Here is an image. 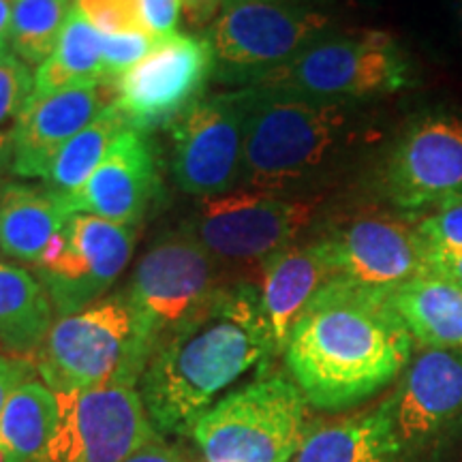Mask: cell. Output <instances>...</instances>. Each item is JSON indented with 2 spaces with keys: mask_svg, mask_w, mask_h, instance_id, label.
Instances as JSON below:
<instances>
[{
  "mask_svg": "<svg viewBox=\"0 0 462 462\" xmlns=\"http://www.w3.org/2000/svg\"><path fill=\"white\" fill-rule=\"evenodd\" d=\"M319 199L234 189L201 199L187 227L221 265H257L315 221Z\"/></svg>",
  "mask_w": 462,
  "mask_h": 462,
  "instance_id": "obj_8",
  "label": "cell"
},
{
  "mask_svg": "<svg viewBox=\"0 0 462 462\" xmlns=\"http://www.w3.org/2000/svg\"><path fill=\"white\" fill-rule=\"evenodd\" d=\"M383 190L407 215L432 210L462 195V118L426 114L392 146L383 165Z\"/></svg>",
  "mask_w": 462,
  "mask_h": 462,
  "instance_id": "obj_15",
  "label": "cell"
},
{
  "mask_svg": "<svg viewBox=\"0 0 462 462\" xmlns=\"http://www.w3.org/2000/svg\"><path fill=\"white\" fill-rule=\"evenodd\" d=\"M273 354L259 289L221 285L150 357L140 381L150 421L170 435H190L221 392Z\"/></svg>",
  "mask_w": 462,
  "mask_h": 462,
  "instance_id": "obj_2",
  "label": "cell"
},
{
  "mask_svg": "<svg viewBox=\"0 0 462 462\" xmlns=\"http://www.w3.org/2000/svg\"><path fill=\"white\" fill-rule=\"evenodd\" d=\"M184 20L190 28H204L217 20L225 0H180Z\"/></svg>",
  "mask_w": 462,
  "mask_h": 462,
  "instance_id": "obj_34",
  "label": "cell"
},
{
  "mask_svg": "<svg viewBox=\"0 0 462 462\" xmlns=\"http://www.w3.org/2000/svg\"><path fill=\"white\" fill-rule=\"evenodd\" d=\"M415 215L368 206L334 218L319 236L338 276L394 293L430 268V251Z\"/></svg>",
  "mask_w": 462,
  "mask_h": 462,
  "instance_id": "obj_13",
  "label": "cell"
},
{
  "mask_svg": "<svg viewBox=\"0 0 462 462\" xmlns=\"http://www.w3.org/2000/svg\"><path fill=\"white\" fill-rule=\"evenodd\" d=\"M125 462H184L182 456L176 452V449L165 446L161 439H152L146 446L137 449L135 454H131Z\"/></svg>",
  "mask_w": 462,
  "mask_h": 462,
  "instance_id": "obj_35",
  "label": "cell"
},
{
  "mask_svg": "<svg viewBox=\"0 0 462 462\" xmlns=\"http://www.w3.org/2000/svg\"><path fill=\"white\" fill-rule=\"evenodd\" d=\"M456 24H458V32H460V39H462V0H456Z\"/></svg>",
  "mask_w": 462,
  "mask_h": 462,
  "instance_id": "obj_38",
  "label": "cell"
},
{
  "mask_svg": "<svg viewBox=\"0 0 462 462\" xmlns=\"http://www.w3.org/2000/svg\"><path fill=\"white\" fill-rule=\"evenodd\" d=\"M255 88L238 189L293 195L337 163L356 137V106Z\"/></svg>",
  "mask_w": 462,
  "mask_h": 462,
  "instance_id": "obj_3",
  "label": "cell"
},
{
  "mask_svg": "<svg viewBox=\"0 0 462 462\" xmlns=\"http://www.w3.org/2000/svg\"><path fill=\"white\" fill-rule=\"evenodd\" d=\"M161 171L148 133L126 129L116 137L88 182L65 204L71 215H92L137 227L159 199Z\"/></svg>",
  "mask_w": 462,
  "mask_h": 462,
  "instance_id": "obj_16",
  "label": "cell"
},
{
  "mask_svg": "<svg viewBox=\"0 0 462 462\" xmlns=\"http://www.w3.org/2000/svg\"><path fill=\"white\" fill-rule=\"evenodd\" d=\"M282 3H296V0H282Z\"/></svg>",
  "mask_w": 462,
  "mask_h": 462,
  "instance_id": "obj_39",
  "label": "cell"
},
{
  "mask_svg": "<svg viewBox=\"0 0 462 462\" xmlns=\"http://www.w3.org/2000/svg\"><path fill=\"white\" fill-rule=\"evenodd\" d=\"M137 227L101 217L71 215L34 263L54 304L56 319L88 309L103 300L135 251Z\"/></svg>",
  "mask_w": 462,
  "mask_h": 462,
  "instance_id": "obj_11",
  "label": "cell"
},
{
  "mask_svg": "<svg viewBox=\"0 0 462 462\" xmlns=\"http://www.w3.org/2000/svg\"><path fill=\"white\" fill-rule=\"evenodd\" d=\"M430 251V248H429ZM430 265L435 270H441L454 281L462 285V253H446V251H430Z\"/></svg>",
  "mask_w": 462,
  "mask_h": 462,
  "instance_id": "obj_36",
  "label": "cell"
},
{
  "mask_svg": "<svg viewBox=\"0 0 462 462\" xmlns=\"http://www.w3.org/2000/svg\"><path fill=\"white\" fill-rule=\"evenodd\" d=\"M221 285V263L195 238L187 223L161 236L137 262L125 291L152 354Z\"/></svg>",
  "mask_w": 462,
  "mask_h": 462,
  "instance_id": "obj_9",
  "label": "cell"
},
{
  "mask_svg": "<svg viewBox=\"0 0 462 462\" xmlns=\"http://www.w3.org/2000/svg\"><path fill=\"white\" fill-rule=\"evenodd\" d=\"M253 97V86L206 95L170 125L171 170L184 193L208 199L238 189Z\"/></svg>",
  "mask_w": 462,
  "mask_h": 462,
  "instance_id": "obj_10",
  "label": "cell"
},
{
  "mask_svg": "<svg viewBox=\"0 0 462 462\" xmlns=\"http://www.w3.org/2000/svg\"><path fill=\"white\" fill-rule=\"evenodd\" d=\"M418 229L430 251L462 253V195L443 201L418 218Z\"/></svg>",
  "mask_w": 462,
  "mask_h": 462,
  "instance_id": "obj_30",
  "label": "cell"
},
{
  "mask_svg": "<svg viewBox=\"0 0 462 462\" xmlns=\"http://www.w3.org/2000/svg\"><path fill=\"white\" fill-rule=\"evenodd\" d=\"M58 398L43 381L15 388L0 413V462H34L56 430Z\"/></svg>",
  "mask_w": 462,
  "mask_h": 462,
  "instance_id": "obj_24",
  "label": "cell"
},
{
  "mask_svg": "<svg viewBox=\"0 0 462 462\" xmlns=\"http://www.w3.org/2000/svg\"><path fill=\"white\" fill-rule=\"evenodd\" d=\"M401 449L388 398L374 411L309 429L291 462H394Z\"/></svg>",
  "mask_w": 462,
  "mask_h": 462,
  "instance_id": "obj_20",
  "label": "cell"
},
{
  "mask_svg": "<svg viewBox=\"0 0 462 462\" xmlns=\"http://www.w3.org/2000/svg\"><path fill=\"white\" fill-rule=\"evenodd\" d=\"M34 75L14 51L0 56V170L14 163L15 131L32 97Z\"/></svg>",
  "mask_w": 462,
  "mask_h": 462,
  "instance_id": "obj_28",
  "label": "cell"
},
{
  "mask_svg": "<svg viewBox=\"0 0 462 462\" xmlns=\"http://www.w3.org/2000/svg\"><path fill=\"white\" fill-rule=\"evenodd\" d=\"M73 7V0H11V51L28 67H42L56 50Z\"/></svg>",
  "mask_w": 462,
  "mask_h": 462,
  "instance_id": "obj_27",
  "label": "cell"
},
{
  "mask_svg": "<svg viewBox=\"0 0 462 462\" xmlns=\"http://www.w3.org/2000/svg\"><path fill=\"white\" fill-rule=\"evenodd\" d=\"M411 351L413 337L392 291L337 276L298 317L282 354L309 404L337 411L394 381Z\"/></svg>",
  "mask_w": 462,
  "mask_h": 462,
  "instance_id": "obj_1",
  "label": "cell"
},
{
  "mask_svg": "<svg viewBox=\"0 0 462 462\" xmlns=\"http://www.w3.org/2000/svg\"><path fill=\"white\" fill-rule=\"evenodd\" d=\"M152 346L125 291L58 317L34 354L39 377L56 394L109 383L137 388Z\"/></svg>",
  "mask_w": 462,
  "mask_h": 462,
  "instance_id": "obj_4",
  "label": "cell"
},
{
  "mask_svg": "<svg viewBox=\"0 0 462 462\" xmlns=\"http://www.w3.org/2000/svg\"><path fill=\"white\" fill-rule=\"evenodd\" d=\"M215 75V51L208 37L173 32L135 67L114 79V103L131 129L152 131L176 123L195 106Z\"/></svg>",
  "mask_w": 462,
  "mask_h": 462,
  "instance_id": "obj_14",
  "label": "cell"
},
{
  "mask_svg": "<svg viewBox=\"0 0 462 462\" xmlns=\"http://www.w3.org/2000/svg\"><path fill=\"white\" fill-rule=\"evenodd\" d=\"M0 190H3V187H0Z\"/></svg>",
  "mask_w": 462,
  "mask_h": 462,
  "instance_id": "obj_40",
  "label": "cell"
},
{
  "mask_svg": "<svg viewBox=\"0 0 462 462\" xmlns=\"http://www.w3.org/2000/svg\"><path fill=\"white\" fill-rule=\"evenodd\" d=\"M321 11L282 0H225L208 28L215 78L242 88L287 65L306 45L330 31Z\"/></svg>",
  "mask_w": 462,
  "mask_h": 462,
  "instance_id": "obj_7",
  "label": "cell"
},
{
  "mask_svg": "<svg viewBox=\"0 0 462 462\" xmlns=\"http://www.w3.org/2000/svg\"><path fill=\"white\" fill-rule=\"evenodd\" d=\"M75 7L101 34H150L140 0H75Z\"/></svg>",
  "mask_w": 462,
  "mask_h": 462,
  "instance_id": "obj_29",
  "label": "cell"
},
{
  "mask_svg": "<svg viewBox=\"0 0 462 462\" xmlns=\"http://www.w3.org/2000/svg\"><path fill=\"white\" fill-rule=\"evenodd\" d=\"M413 340L429 349H462V285L430 265L392 293Z\"/></svg>",
  "mask_w": 462,
  "mask_h": 462,
  "instance_id": "obj_22",
  "label": "cell"
},
{
  "mask_svg": "<svg viewBox=\"0 0 462 462\" xmlns=\"http://www.w3.org/2000/svg\"><path fill=\"white\" fill-rule=\"evenodd\" d=\"M140 5L150 34L167 37L176 32L182 11L180 0H140Z\"/></svg>",
  "mask_w": 462,
  "mask_h": 462,
  "instance_id": "obj_32",
  "label": "cell"
},
{
  "mask_svg": "<svg viewBox=\"0 0 462 462\" xmlns=\"http://www.w3.org/2000/svg\"><path fill=\"white\" fill-rule=\"evenodd\" d=\"M157 42L159 37H152V34H101L106 79L109 82L118 79L142 58H146Z\"/></svg>",
  "mask_w": 462,
  "mask_h": 462,
  "instance_id": "obj_31",
  "label": "cell"
},
{
  "mask_svg": "<svg viewBox=\"0 0 462 462\" xmlns=\"http://www.w3.org/2000/svg\"><path fill=\"white\" fill-rule=\"evenodd\" d=\"M126 129H131V126L118 106L116 103L107 106L84 131H79L58 152L48 176L43 178L48 182L45 187L60 195L62 199L71 198L73 193H78L88 182L92 171L106 159L107 150L112 148L116 137Z\"/></svg>",
  "mask_w": 462,
  "mask_h": 462,
  "instance_id": "obj_26",
  "label": "cell"
},
{
  "mask_svg": "<svg viewBox=\"0 0 462 462\" xmlns=\"http://www.w3.org/2000/svg\"><path fill=\"white\" fill-rule=\"evenodd\" d=\"M401 446L426 443L462 420V349H426L390 398Z\"/></svg>",
  "mask_w": 462,
  "mask_h": 462,
  "instance_id": "obj_18",
  "label": "cell"
},
{
  "mask_svg": "<svg viewBox=\"0 0 462 462\" xmlns=\"http://www.w3.org/2000/svg\"><path fill=\"white\" fill-rule=\"evenodd\" d=\"M69 217L65 199L51 189L7 184L0 190V253L34 265Z\"/></svg>",
  "mask_w": 462,
  "mask_h": 462,
  "instance_id": "obj_21",
  "label": "cell"
},
{
  "mask_svg": "<svg viewBox=\"0 0 462 462\" xmlns=\"http://www.w3.org/2000/svg\"><path fill=\"white\" fill-rule=\"evenodd\" d=\"M306 404L293 381L263 377L212 404L190 435L206 462H291L309 432Z\"/></svg>",
  "mask_w": 462,
  "mask_h": 462,
  "instance_id": "obj_6",
  "label": "cell"
},
{
  "mask_svg": "<svg viewBox=\"0 0 462 462\" xmlns=\"http://www.w3.org/2000/svg\"><path fill=\"white\" fill-rule=\"evenodd\" d=\"M97 79H106L101 32L86 20L82 11L73 7L56 50L42 67H37L32 97H45Z\"/></svg>",
  "mask_w": 462,
  "mask_h": 462,
  "instance_id": "obj_25",
  "label": "cell"
},
{
  "mask_svg": "<svg viewBox=\"0 0 462 462\" xmlns=\"http://www.w3.org/2000/svg\"><path fill=\"white\" fill-rule=\"evenodd\" d=\"M54 321V304L37 274L0 262V349L15 357H34Z\"/></svg>",
  "mask_w": 462,
  "mask_h": 462,
  "instance_id": "obj_23",
  "label": "cell"
},
{
  "mask_svg": "<svg viewBox=\"0 0 462 462\" xmlns=\"http://www.w3.org/2000/svg\"><path fill=\"white\" fill-rule=\"evenodd\" d=\"M337 276L319 238L293 242L259 263V300L276 354L285 351L289 334L310 300Z\"/></svg>",
  "mask_w": 462,
  "mask_h": 462,
  "instance_id": "obj_19",
  "label": "cell"
},
{
  "mask_svg": "<svg viewBox=\"0 0 462 462\" xmlns=\"http://www.w3.org/2000/svg\"><path fill=\"white\" fill-rule=\"evenodd\" d=\"M31 373L32 364L26 357L0 354V413H3L5 404H7L15 388H20L24 381L31 379Z\"/></svg>",
  "mask_w": 462,
  "mask_h": 462,
  "instance_id": "obj_33",
  "label": "cell"
},
{
  "mask_svg": "<svg viewBox=\"0 0 462 462\" xmlns=\"http://www.w3.org/2000/svg\"><path fill=\"white\" fill-rule=\"evenodd\" d=\"M56 430L34 462H125L157 439L140 390L109 383L60 392Z\"/></svg>",
  "mask_w": 462,
  "mask_h": 462,
  "instance_id": "obj_12",
  "label": "cell"
},
{
  "mask_svg": "<svg viewBox=\"0 0 462 462\" xmlns=\"http://www.w3.org/2000/svg\"><path fill=\"white\" fill-rule=\"evenodd\" d=\"M11 32V0H0V56L7 54Z\"/></svg>",
  "mask_w": 462,
  "mask_h": 462,
  "instance_id": "obj_37",
  "label": "cell"
},
{
  "mask_svg": "<svg viewBox=\"0 0 462 462\" xmlns=\"http://www.w3.org/2000/svg\"><path fill=\"white\" fill-rule=\"evenodd\" d=\"M116 99L114 82L97 79L45 97H31L14 142V170L22 178H45L62 148Z\"/></svg>",
  "mask_w": 462,
  "mask_h": 462,
  "instance_id": "obj_17",
  "label": "cell"
},
{
  "mask_svg": "<svg viewBox=\"0 0 462 462\" xmlns=\"http://www.w3.org/2000/svg\"><path fill=\"white\" fill-rule=\"evenodd\" d=\"M411 69L407 51L390 32L328 31L255 86L356 106L409 88Z\"/></svg>",
  "mask_w": 462,
  "mask_h": 462,
  "instance_id": "obj_5",
  "label": "cell"
}]
</instances>
